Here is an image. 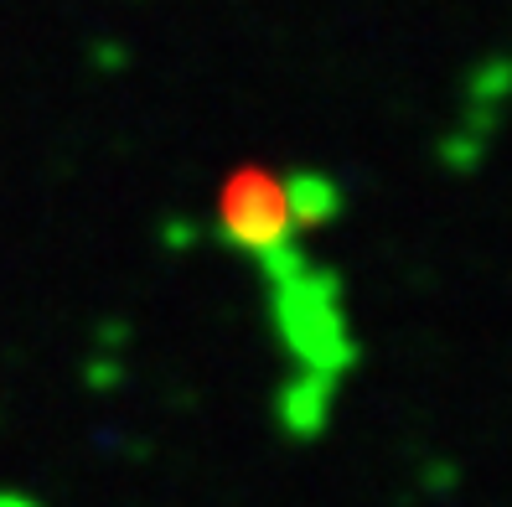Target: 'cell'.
<instances>
[{"label":"cell","instance_id":"1","mask_svg":"<svg viewBox=\"0 0 512 507\" xmlns=\"http://www.w3.org/2000/svg\"><path fill=\"white\" fill-rule=\"evenodd\" d=\"M512 99V57H487V63L476 68V78H471V104H476V114H492L497 119V109Z\"/></svg>","mask_w":512,"mask_h":507}]
</instances>
